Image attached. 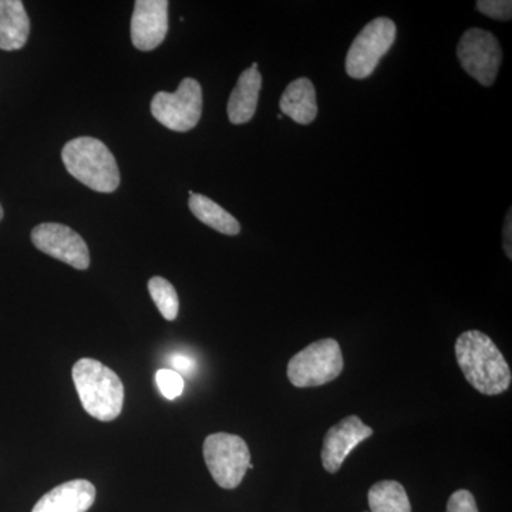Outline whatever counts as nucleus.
<instances>
[{"label": "nucleus", "mask_w": 512, "mask_h": 512, "mask_svg": "<svg viewBox=\"0 0 512 512\" xmlns=\"http://www.w3.org/2000/svg\"><path fill=\"white\" fill-rule=\"evenodd\" d=\"M511 228H512V221H511V210L508 212L507 220H505L504 225V251L505 254H507L508 259H512V252H511Z\"/></svg>", "instance_id": "23"}, {"label": "nucleus", "mask_w": 512, "mask_h": 512, "mask_svg": "<svg viewBox=\"0 0 512 512\" xmlns=\"http://www.w3.org/2000/svg\"><path fill=\"white\" fill-rule=\"evenodd\" d=\"M167 0H137L131 18V42L141 52L157 49L168 32Z\"/></svg>", "instance_id": "11"}, {"label": "nucleus", "mask_w": 512, "mask_h": 512, "mask_svg": "<svg viewBox=\"0 0 512 512\" xmlns=\"http://www.w3.org/2000/svg\"><path fill=\"white\" fill-rule=\"evenodd\" d=\"M62 160L69 174L90 190L110 194L119 188L116 158L97 138L79 137L69 141L63 147Z\"/></svg>", "instance_id": "3"}, {"label": "nucleus", "mask_w": 512, "mask_h": 512, "mask_svg": "<svg viewBox=\"0 0 512 512\" xmlns=\"http://www.w3.org/2000/svg\"><path fill=\"white\" fill-rule=\"evenodd\" d=\"M396 23L389 18L372 20L356 36L346 56V73L362 80L375 72L377 64L387 55L396 40Z\"/></svg>", "instance_id": "6"}, {"label": "nucleus", "mask_w": 512, "mask_h": 512, "mask_svg": "<svg viewBox=\"0 0 512 512\" xmlns=\"http://www.w3.org/2000/svg\"><path fill=\"white\" fill-rule=\"evenodd\" d=\"M262 89V76L258 64H252L239 76L237 86L228 100V117L232 124H245L255 116L259 92Z\"/></svg>", "instance_id": "13"}, {"label": "nucleus", "mask_w": 512, "mask_h": 512, "mask_svg": "<svg viewBox=\"0 0 512 512\" xmlns=\"http://www.w3.org/2000/svg\"><path fill=\"white\" fill-rule=\"evenodd\" d=\"M30 20L20 0H0V50L13 52L28 43Z\"/></svg>", "instance_id": "14"}, {"label": "nucleus", "mask_w": 512, "mask_h": 512, "mask_svg": "<svg viewBox=\"0 0 512 512\" xmlns=\"http://www.w3.org/2000/svg\"><path fill=\"white\" fill-rule=\"evenodd\" d=\"M372 434V427L366 426L360 417L348 416L340 420L323 439V468L330 474L338 473L349 454Z\"/></svg>", "instance_id": "10"}, {"label": "nucleus", "mask_w": 512, "mask_h": 512, "mask_svg": "<svg viewBox=\"0 0 512 512\" xmlns=\"http://www.w3.org/2000/svg\"><path fill=\"white\" fill-rule=\"evenodd\" d=\"M73 380L83 409L100 421H113L124 404L123 382L99 360L80 359L73 366Z\"/></svg>", "instance_id": "2"}, {"label": "nucleus", "mask_w": 512, "mask_h": 512, "mask_svg": "<svg viewBox=\"0 0 512 512\" xmlns=\"http://www.w3.org/2000/svg\"><path fill=\"white\" fill-rule=\"evenodd\" d=\"M457 57L461 67L481 86H491L497 79L503 62L500 42L484 29H468L457 46Z\"/></svg>", "instance_id": "8"}, {"label": "nucleus", "mask_w": 512, "mask_h": 512, "mask_svg": "<svg viewBox=\"0 0 512 512\" xmlns=\"http://www.w3.org/2000/svg\"><path fill=\"white\" fill-rule=\"evenodd\" d=\"M477 10L488 18L511 20V0H478Z\"/></svg>", "instance_id": "20"}, {"label": "nucleus", "mask_w": 512, "mask_h": 512, "mask_svg": "<svg viewBox=\"0 0 512 512\" xmlns=\"http://www.w3.org/2000/svg\"><path fill=\"white\" fill-rule=\"evenodd\" d=\"M370 512H412L406 490L397 481H380L369 490Z\"/></svg>", "instance_id": "17"}, {"label": "nucleus", "mask_w": 512, "mask_h": 512, "mask_svg": "<svg viewBox=\"0 0 512 512\" xmlns=\"http://www.w3.org/2000/svg\"><path fill=\"white\" fill-rule=\"evenodd\" d=\"M188 207L202 224L208 225V227L221 232V234L234 237V235L241 232V224H239L237 218L232 217L221 205L212 201L211 198L205 197V195L194 194L190 191Z\"/></svg>", "instance_id": "16"}, {"label": "nucleus", "mask_w": 512, "mask_h": 512, "mask_svg": "<svg viewBox=\"0 0 512 512\" xmlns=\"http://www.w3.org/2000/svg\"><path fill=\"white\" fill-rule=\"evenodd\" d=\"M96 501V487L87 480L57 485L43 495L32 512H87Z\"/></svg>", "instance_id": "12"}, {"label": "nucleus", "mask_w": 512, "mask_h": 512, "mask_svg": "<svg viewBox=\"0 0 512 512\" xmlns=\"http://www.w3.org/2000/svg\"><path fill=\"white\" fill-rule=\"evenodd\" d=\"M447 512H478L476 498L467 490H458L448 498Z\"/></svg>", "instance_id": "21"}, {"label": "nucleus", "mask_w": 512, "mask_h": 512, "mask_svg": "<svg viewBox=\"0 0 512 512\" xmlns=\"http://www.w3.org/2000/svg\"><path fill=\"white\" fill-rule=\"evenodd\" d=\"M33 245L57 261L86 271L90 266V251L84 239L67 225L45 222L32 231Z\"/></svg>", "instance_id": "9"}, {"label": "nucleus", "mask_w": 512, "mask_h": 512, "mask_svg": "<svg viewBox=\"0 0 512 512\" xmlns=\"http://www.w3.org/2000/svg\"><path fill=\"white\" fill-rule=\"evenodd\" d=\"M158 389L167 400H174L184 392L185 382L183 375L173 369H160L156 375Z\"/></svg>", "instance_id": "19"}, {"label": "nucleus", "mask_w": 512, "mask_h": 512, "mask_svg": "<svg viewBox=\"0 0 512 512\" xmlns=\"http://www.w3.org/2000/svg\"><path fill=\"white\" fill-rule=\"evenodd\" d=\"M456 357L467 382L485 396H498L511 386V369L500 349L480 330L461 333Z\"/></svg>", "instance_id": "1"}, {"label": "nucleus", "mask_w": 512, "mask_h": 512, "mask_svg": "<svg viewBox=\"0 0 512 512\" xmlns=\"http://www.w3.org/2000/svg\"><path fill=\"white\" fill-rule=\"evenodd\" d=\"M148 292L164 319L175 320L180 311L177 291L167 279L154 276L148 281Z\"/></svg>", "instance_id": "18"}, {"label": "nucleus", "mask_w": 512, "mask_h": 512, "mask_svg": "<svg viewBox=\"0 0 512 512\" xmlns=\"http://www.w3.org/2000/svg\"><path fill=\"white\" fill-rule=\"evenodd\" d=\"M204 458L215 483L225 490L237 488L251 464L248 444L228 433L211 434L205 439Z\"/></svg>", "instance_id": "5"}, {"label": "nucleus", "mask_w": 512, "mask_h": 512, "mask_svg": "<svg viewBox=\"0 0 512 512\" xmlns=\"http://www.w3.org/2000/svg\"><path fill=\"white\" fill-rule=\"evenodd\" d=\"M282 113L291 117L302 126L311 124L318 116V101H316V90L311 80L306 77L293 80L286 87L279 101Z\"/></svg>", "instance_id": "15"}, {"label": "nucleus", "mask_w": 512, "mask_h": 512, "mask_svg": "<svg viewBox=\"0 0 512 512\" xmlns=\"http://www.w3.org/2000/svg\"><path fill=\"white\" fill-rule=\"evenodd\" d=\"M171 363H173L174 372L180 373V375L181 373H191L195 369L194 360L184 355H174Z\"/></svg>", "instance_id": "22"}, {"label": "nucleus", "mask_w": 512, "mask_h": 512, "mask_svg": "<svg viewBox=\"0 0 512 512\" xmlns=\"http://www.w3.org/2000/svg\"><path fill=\"white\" fill-rule=\"evenodd\" d=\"M3 215H5V212H3L2 205H0V221L3 220Z\"/></svg>", "instance_id": "24"}, {"label": "nucleus", "mask_w": 512, "mask_h": 512, "mask_svg": "<svg viewBox=\"0 0 512 512\" xmlns=\"http://www.w3.org/2000/svg\"><path fill=\"white\" fill-rule=\"evenodd\" d=\"M151 114L168 130L185 133L200 123L202 114L201 84L187 77L177 92H160L151 101Z\"/></svg>", "instance_id": "7"}, {"label": "nucleus", "mask_w": 512, "mask_h": 512, "mask_svg": "<svg viewBox=\"0 0 512 512\" xmlns=\"http://www.w3.org/2000/svg\"><path fill=\"white\" fill-rule=\"evenodd\" d=\"M345 360L335 339H322L306 346L289 360V382L299 389L318 387L342 375Z\"/></svg>", "instance_id": "4"}]
</instances>
